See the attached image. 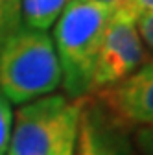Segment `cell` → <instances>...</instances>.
<instances>
[{
    "mask_svg": "<svg viewBox=\"0 0 153 155\" xmlns=\"http://www.w3.org/2000/svg\"><path fill=\"white\" fill-rule=\"evenodd\" d=\"M102 109L125 131L153 126V59L125 80L94 92Z\"/></svg>",
    "mask_w": 153,
    "mask_h": 155,
    "instance_id": "cell-5",
    "label": "cell"
},
{
    "mask_svg": "<svg viewBox=\"0 0 153 155\" xmlns=\"http://www.w3.org/2000/svg\"><path fill=\"white\" fill-rule=\"evenodd\" d=\"M83 102L46 94L22 104L13 114L6 155H74Z\"/></svg>",
    "mask_w": 153,
    "mask_h": 155,
    "instance_id": "cell-2",
    "label": "cell"
},
{
    "mask_svg": "<svg viewBox=\"0 0 153 155\" xmlns=\"http://www.w3.org/2000/svg\"><path fill=\"white\" fill-rule=\"evenodd\" d=\"M11 127H13V109L11 102L0 91V155H6L9 139H11Z\"/></svg>",
    "mask_w": 153,
    "mask_h": 155,
    "instance_id": "cell-9",
    "label": "cell"
},
{
    "mask_svg": "<svg viewBox=\"0 0 153 155\" xmlns=\"http://www.w3.org/2000/svg\"><path fill=\"white\" fill-rule=\"evenodd\" d=\"M61 85V67L46 31L21 26L0 50V91L17 105L52 94Z\"/></svg>",
    "mask_w": 153,
    "mask_h": 155,
    "instance_id": "cell-3",
    "label": "cell"
},
{
    "mask_svg": "<svg viewBox=\"0 0 153 155\" xmlns=\"http://www.w3.org/2000/svg\"><path fill=\"white\" fill-rule=\"evenodd\" d=\"M21 26H22L21 0H0V50Z\"/></svg>",
    "mask_w": 153,
    "mask_h": 155,
    "instance_id": "cell-8",
    "label": "cell"
},
{
    "mask_svg": "<svg viewBox=\"0 0 153 155\" xmlns=\"http://www.w3.org/2000/svg\"><path fill=\"white\" fill-rule=\"evenodd\" d=\"M114 9L103 0H68L54 28V48L68 98L90 96L96 57Z\"/></svg>",
    "mask_w": 153,
    "mask_h": 155,
    "instance_id": "cell-1",
    "label": "cell"
},
{
    "mask_svg": "<svg viewBox=\"0 0 153 155\" xmlns=\"http://www.w3.org/2000/svg\"><path fill=\"white\" fill-rule=\"evenodd\" d=\"M148 61L149 54L138 35L137 17L124 11H114L96 57L90 96L125 80L129 74H133Z\"/></svg>",
    "mask_w": 153,
    "mask_h": 155,
    "instance_id": "cell-4",
    "label": "cell"
},
{
    "mask_svg": "<svg viewBox=\"0 0 153 155\" xmlns=\"http://www.w3.org/2000/svg\"><path fill=\"white\" fill-rule=\"evenodd\" d=\"M68 0H21L22 26L37 31H48L59 18Z\"/></svg>",
    "mask_w": 153,
    "mask_h": 155,
    "instance_id": "cell-7",
    "label": "cell"
},
{
    "mask_svg": "<svg viewBox=\"0 0 153 155\" xmlns=\"http://www.w3.org/2000/svg\"><path fill=\"white\" fill-rule=\"evenodd\" d=\"M135 146L140 155H153V126L135 129Z\"/></svg>",
    "mask_w": 153,
    "mask_h": 155,
    "instance_id": "cell-11",
    "label": "cell"
},
{
    "mask_svg": "<svg viewBox=\"0 0 153 155\" xmlns=\"http://www.w3.org/2000/svg\"><path fill=\"white\" fill-rule=\"evenodd\" d=\"M137 8L140 11H153V0H137Z\"/></svg>",
    "mask_w": 153,
    "mask_h": 155,
    "instance_id": "cell-12",
    "label": "cell"
},
{
    "mask_svg": "<svg viewBox=\"0 0 153 155\" xmlns=\"http://www.w3.org/2000/svg\"><path fill=\"white\" fill-rule=\"evenodd\" d=\"M74 155H133V144L96 100L85 98Z\"/></svg>",
    "mask_w": 153,
    "mask_h": 155,
    "instance_id": "cell-6",
    "label": "cell"
},
{
    "mask_svg": "<svg viewBox=\"0 0 153 155\" xmlns=\"http://www.w3.org/2000/svg\"><path fill=\"white\" fill-rule=\"evenodd\" d=\"M137 30L144 46L153 52V11H140L137 17Z\"/></svg>",
    "mask_w": 153,
    "mask_h": 155,
    "instance_id": "cell-10",
    "label": "cell"
}]
</instances>
